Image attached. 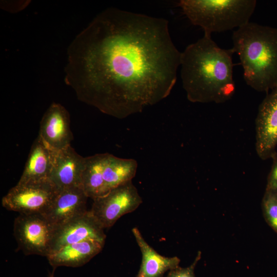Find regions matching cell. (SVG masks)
<instances>
[{"label": "cell", "instance_id": "obj_1", "mask_svg": "<svg viewBox=\"0 0 277 277\" xmlns=\"http://www.w3.org/2000/svg\"><path fill=\"white\" fill-rule=\"evenodd\" d=\"M181 54L166 19L108 8L68 46L64 81L81 101L122 118L168 96Z\"/></svg>", "mask_w": 277, "mask_h": 277}, {"label": "cell", "instance_id": "obj_2", "mask_svg": "<svg viewBox=\"0 0 277 277\" xmlns=\"http://www.w3.org/2000/svg\"><path fill=\"white\" fill-rule=\"evenodd\" d=\"M232 49L220 47L204 35L182 52L181 74L188 100L192 103L220 104L230 100L235 86Z\"/></svg>", "mask_w": 277, "mask_h": 277}, {"label": "cell", "instance_id": "obj_3", "mask_svg": "<svg viewBox=\"0 0 277 277\" xmlns=\"http://www.w3.org/2000/svg\"><path fill=\"white\" fill-rule=\"evenodd\" d=\"M232 40L246 84L260 92L277 87V28L249 22L233 31Z\"/></svg>", "mask_w": 277, "mask_h": 277}, {"label": "cell", "instance_id": "obj_4", "mask_svg": "<svg viewBox=\"0 0 277 277\" xmlns=\"http://www.w3.org/2000/svg\"><path fill=\"white\" fill-rule=\"evenodd\" d=\"M256 5L255 0H181L179 3L190 22L210 36L249 23Z\"/></svg>", "mask_w": 277, "mask_h": 277}, {"label": "cell", "instance_id": "obj_5", "mask_svg": "<svg viewBox=\"0 0 277 277\" xmlns=\"http://www.w3.org/2000/svg\"><path fill=\"white\" fill-rule=\"evenodd\" d=\"M54 229L42 213L19 214L14 222V235L18 247L26 255L48 256Z\"/></svg>", "mask_w": 277, "mask_h": 277}, {"label": "cell", "instance_id": "obj_6", "mask_svg": "<svg viewBox=\"0 0 277 277\" xmlns=\"http://www.w3.org/2000/svg\"><path fill=\"white\" fill-rule=\"evenodd\" d=\"M58 190L49 181L17 183L3 197L2 206L19 214H43Z\"/></svg>", "mask_w": 277, "mask_h": 277}, {"label": "cell", "instance_id": "obj_7", "mask_svg": "<svg viewBox=\"0 0 277 277\" xmlns=\"http://www.w3.org/2000/svg\"><path fill=\"white\" fill-rule=\"evenodd\" d=\"M90 210L104 228L112 226L123 215L133 212L142 203L132 181L110 190L96 198Z\"/></svg>", "mask_w": 277, "mask_h": 277}, {"label": "cell", "instance_id": "obj_8", "mask_svg": "<svg viewBox=\"0 0 277 277\" xmlns=\"http://www.w3.org/2000/svg\"><path fill=\"white\" fill-rule=\"evenodd\" d=\"M255 125L257 155L262 160L271 159L277 147V87L259 105Z\"/></svg>", "mask_w": 277, "mask_h": 277}, {"label": "cell", "instance_id": "obj_9", "mask_svg": "<svg viewBox=\"0 0 277 277\" xmlns=\"http://www.w3.org/2000/svg\"><path fill=\"white\" fill-rule=\"evenodd\" d=\"M104 228L90 210L54 227L50 254L70 244L88 240L105 242Z\"/></svg>", "mask_w": 277, "mask_h": 277}, {"label": "cell", "instance_id": "obj_10", "mask_svg": "<svg viewBox=\"0 0 277 277\" xmlns=\"http://www.w3.org/2000/svg\"><path fill=\"white\" fill-rule=\"evenodd\" d=\"M38 136L51 150L57 151L70 145L73 139L70 116L61 104L53 103L45 112Z\"/></svg>", "mask_w": 277, "mask_h": 277}, {"label": "cell", "instance_id": "obj_11", "mask_svg": "<svg viewBox=\"0 0 277 277\" xmlns=\"http://www.w3.org/2000/svg\"><path fill=\"white\" fill-rule=\"evenodd\" d=\"M85 161L71 145L55 151L49 181L58 190L81 187Z\"/></svg>", "mask_w": 277, "mask_h": 277}, {"label": "cell", "instance_id": "obj_12", "mask_svg": "<svg viewBox=\"0 0 277 277\" xmlns=\"http://www.w3.org/2000/svg\"><path fill=\"white\" fill-rule=\"evenodd\" d=\"M88 197L81 187L59 190L43 214L57 227L86 212Z\"/></svg>", "mask_w": 277, "mask_h": 277}, {"label": "cell", "instance_id": "obj_13", "mask_svg": "<svg viewBox=\"0 0 277 277\" xmlns=\"http://www.w3.org/2000/svg\"><path fill=\"white\" fill-rule=\"evenodd\" d=\"M105 242L88 240L66 246L47 258L53 268L60 266L81 267L100 253Z\"/></svg>", "mask_w": 277, "mask_h": 277}, {"label": "cell", "instance_id": "obj_14", "mask_svg": "<svg viewBox=\"0 0 277 277\" xmlns=\"http://www.w3.org/2000/svg\"><path fill=\"white\" fill-rule=\"evenodd\" d=\"M132 232L142 256L140 268L135 277H164L166 271L179 266L178 257L161 255L146 242L138 228L134 227Z\"/></svg>", "mask_w": 277, "mask_h": 277}, {"label": "cell", "instance_id": "obj_15", "mask_svg": "<svg viewBox=\"0 0 277 277\" xmlns=\"http://www.w3.org/2000/svg\"><path fill=\"white\" fill-rule=\"evenodd\" d=\"M54 151L48 148L38 135L30 149L18 183L49 180Z\"/></svg>", "mask_w": 277, "mask_h": 277}, {"label": "cell", "instance_id": "obj_16", "mask_svg": "<svg viewBox=\"0 0 277 277\" xmlns=\"http://www.w3.org/2000/svg\"><path fill=\"white\" fill-rule=\"evenodd\" d=\"M137 168V163L134 159H122L104 153L103 174L107 192L132 181Z\"/></svg>", "mask_w": 277, "mask_h": 277}, {"label": "cell", "instance_id": "obj_17", "mask_svg": "<svg viewBox=\"0 0 277 277\" xmlns=\"http://www.w3.org/2000/svg\"><path fill=\"white\" fill-rule=\"evenodd\" d=\"M103 155L96 154L86 157L81 187L87 196L93 200L108 193L103 174Z\"/></svg>", "mask_w": 277, "mask_h": 277}, {"label": "cell", "instance_id": "obj_18", "mask_svg": "<svg viewBox=\"0 0 277 277\" xmlns=\"http://www.w3.org/2000/svg\"><path fill=\"white\" fill-rule=\"evenodd\" d=\"M262 209L266 222L277 233V190L265 189Z\"/></svg>", "mask_w": 277, "mask_h": 277}, {"label": "cell", "instance_id": "obj_19", "mask_svg": "<svg viewBox=\"0 0 277 277\" xmlns=\"http://www.w3.org/2000/svg\"><path fill=\"white\" fill-rule=\"evenodd\" d=\"M201 252L198 251L194 261L189 267L182 268L180 266L169 271L166 277H195L194 268L201 259Z\"/></svg>", "mask_w": 277, "mask_h": 277}, {"label": "cell", "instance_id": "obj_20", "mask_svg": "<svg viewBox=\"0 0 277 277\" xmlns=\"http://www.w3.org/2000/svg\"><path fill=\"white\" fill-rule=\"evenodd\" d=\"M271 159L272 164L267 178L266 189L277 190V151Z\"/></svg>", "mask_w": 277, "mask_h": 277}, {"label": "cell", "instance_id": "obj_21", "mask_svg": "<svg viewBox=\"0 0 277 277\" xmlns=\"http://www.w3.org/2000/svg\"><path fill=\"white\" fill-rule=\"evenodd\" d=\"M55 269V268H53V271L49 273V275L48 277H54V273Z\"/></svg>", "mask_w": 277, "mask_h": 277}]
</instances>
